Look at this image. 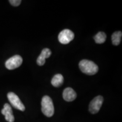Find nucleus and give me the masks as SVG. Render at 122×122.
Masks as SVG:
<instances>
[{
    "mask_svg": "<svg viewBox=\"0 0 122 122\" xmlns=\"http://www.w3.org/2000/svg\"><path fill=\"white\" fill-rule=\"evenodd\" d=\"M81 71L88 75H95L98 71V67L96 64L91 61L84 59L81 60L79 64Z\"/></svg>",
    "mask_w": 122,
    "mask_h": 122,
    "instance_id": "nucleus-1",
    "label": "nucleus"
},
{
    "mask_svg": "<svg viewBox=\"0 0 122 122\" xmlns=\"http://www.w3.org/2000/svg\"><path fill=\"white\" fill-rule=\"evenodd\" d=\"M41 111L44 115L51 117L54 115V107L51 98L48 96L42 97L41 101Z\"/></svg>",
    "mask_w": 122,
    "mask_h": 122,
    "instance_id": "nucleus-2",
    "label": "nucleus"
},
{
    "mask_svg": "<svg viewBox=\"0 0 122 122\" xmlns=\"http://www.w3.org/2000/svg\"><path fill=\"white\" fill-rule=\"evenodd\" d=\"M7 98L12 106L15 109L22 111L25 110V106L21 102L18 96L13 92H9L7 94Z\"/></svg>",
    "mask_w": 122,
    "mask_h": 122,
    "instance_id": "nucleus-3",
    "label": "nucleus"
},
{
    "mask_svg": "<svg viewBox=\"0 0 122 122\" xmlns=\"http://www.w3.org/2000/svg\"><path fill=\"white\" fill-rule=\"evenodd\" d=\"M23 62L22 57L19 55H15L6 61L5 66L8 70H12L20 66Z\"/></svg>",
    "mask_w": 122,
    "mask_h": 122,
    "instance_id": "nucleus-4",
    "label": "nucleus"
},
{
    "mask_svg": "<svg viewBox=\"0 0 122 122\" xmlns=\"http://www.w3.org/2000/svg\"><path fill=\"white\" fill-rule=\"evenodd\" d=\"M74 39V33L68 29H65L61 32L58 35V40L62 44L70 43Z\"/></svg>",
    "mask_w": 122,
    "mask_h": 122,
    "instance_id": "nucleus-5",
    "label": "nucleus"
},
{
    "mask_svg": "<svg viewBox=\"0 0 122 122\" xmlns=\"http://www.w3.org/2000/svg\"><path fill=\"white\" fill-rule=\"evenodd\" d=\"M103 97L98 96L92 100L89 104V110L92 114H96L100 111L103 103Z\"/></svg>",
    "mask_w": 122,
    "mask_h": 122,
    "instance_id": "nucleus-6",
    "label": "nucleus"
},
{
    "mask_svg": "<svg viewBox=\"0 0 122 122\" xmlns=\"http://www.w3.org/2000/svg\"><path fill=\"white\" fill-rule=\"evenodd\" d=\"M1 113L5 116V118L6 121L8 122H14L15 118L13 114L11 107L9 103H5L4 108L1 110Z\"/></svg>",
    "mask_w": 122,
    "mask_h": 122,
    "instance_id": "nucleus-7",
    "label": "nucleus"
},
{
    "mask_svg": "<svg viewBox=\"0 0 122 122\" xmlns=\"http://www.w3.org/2000/svg\"><path fill=\"white\" fill-rule=\"evenodd\" d=\"M76 96H77V94L72 88L68 87L66 88L63 91V97L66 101H73L76 99Z\"/></svg>",
    "mask_w": 122,
    "mask_h": 122,
    "instance_id": "nucleus-8",
    "label": "nucleus"
},
{
    "mask_svg": "<svg viewBox=\"0 0 122 122\" xmlns=\"http://www.w3.org/2000/svg\"><path fill=\"white\" fill-rule=\"evenodd\" d=\"M51 51L49 49L45 48L42 50L41 53L37 59V63L39 66H43L45 63V59L51 56Z\"/></svg>",
    "mask_w": 122,
    "mask_h": 122,
    "instance_id": "nucleus-9",
    "label": "nucleus"
},
{
    "mask_svg": "<svg viewBox=\"0 0 122 122\" xmlns=\"http://www.w3.org/2000/svg\"><path fill=\"white\" fill-rule=\"evenodd\" d=\"M63 76L61 74H57L53 77L51 83L55 87H59L63 84Z\"/></svg>",
    "mask_w": 122,
    "mask_h": 122,
    "instance_id": "nucleus-10",
    "label": "nucleus"
},
{
    "mask_svg": "<svg viewBox=\"0 0 122 122\" xmlns=\"http://www.w3.org/2000/svg\"><path fill=\"white\" fill-rule=\"evenodd\" d=\"M122 33L121 31L115 32L111 36V40L114 45L117 46L119 45L121 41Z\"/></svg>",
    "mask_w": 122,
    "mask_h": 122,
    "instance_id": "nucleus-11",
    "label": "nucleus"
},
{
    "mask_svg": "<svg viewBox=\"0 0 122 122\" xmlns=\"http://www.w3.org/2000/svg\"><path fill=\"white\" fill-rule=\"evenodd\" d=\"M106 39V35L103 32H99L94 36V40L97 44L104 43Z\"/></svg>",
    "mask_w": 122,
    "mask_h": 122,
    "instance_id": "nucleus-12",
    "label": "nucleus"
},
{
    "mask_svg": "<svg viewBox=\"0 0 122 122\" xmlns=\"http://www.w3.org/2000/svg\"><path fill=\"white\" fill-rule=\"evenodd\" d=\"M9 2L10 3V4L12 5L13 6H18L22 2L21 0H10Z\"/></svg>",
    "mask_w": 122,
    "mask_h": 122,
    "instance_id": "nucleus-13",
    "label": "nucleus"
}]
</instances>
